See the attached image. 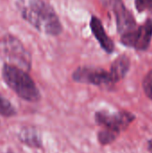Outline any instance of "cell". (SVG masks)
Returning a JSON list of instances; mask_svg holds the SVG:
<instances>
[{"instance_id":"9c48e42d","label":"cell","mask_w":152,"mask_h":153,"mask_svg":"<svg viewBox=\"0 0 152 153\" xmlns=\"http://www.w3.org/2000/svg\"><path fill=\"white\" fill-rule=\"evenodd\" d=\"M130 66H131L130 58L125 54L120 55L113 61L109 72L111 74L112 79L115 83L120 82L122 79L125 77V75L130 70Z\"/></svg>"},{"instance_id":"5bb4252c","label":"cell","mask_w":152,"mask_h":153,"mask_svg":"<svg viewBox=\"0 0 152 153\" xmlns=\"http://www.w3.org/2000/svg\"><path fill=\"white\" fill-rule=\"evenodd\" d=\"M147 149H148L149 152L152 153V139L148 141V143H147Z\"/></svg>"},{"instance_id":"277c9868","label":"cell","mask_w":152,"mask_h":153,"mask_svg":"<svg viewBox=\"0 0 152 153\" xmlns=\"http://www.w3.org/2000/svg\"><path fill=\"white\" fill-rule=\"evenodd\" d=\"M152 40V16L141 25L138 24L133 30L120 36V42L127 48L137 51H145L149 48Z\"/></svg>"},{"instance_id":"52a82bcc","label":"cell","mask_w":152,"mask_h":153,"mask_svg":"<svg viewBox=\"0 0 152 153\" xmlns=\"http://www.w3.org/2000/svg\"><path fill=\"white\" fill-rule=\"evenodd\" d=\"M4 48L8 57L15 62V65L25 71L30 70L31 65L30 56L17 39L13 36L7 37L4 41Z\"/></svg>"},{"instance_id":"3957f363","label":"cell","mask_w":152,"mask_h":153,"mask_svg":"<svg viewBox=\"0 0 152 153\" xmlns=\"http://www.w3.org/2000/svg\"><path fill=\"white\" fill-rule=\"evenodd\" d=\"M2 76L5 84L21 99L29 102L40 100L41 95L37 85L24 69L13 64H4Z\"/></svg>"},{"instance_id":"4fadbf2b","label":"cell","mask_w":152,"mask_h":153,"mask_svg":"<svg viewBox=\"0 0 152 153\" xmlns=\"http://www.w3.org/2000/svg\"><path fill=\"white\" fill-rule=\"evenodd\" d=\"M142 89L146 96L152 100V69L145 75L142 81Z\"/></svg>"},{"instance_id":"6da1fadb","label":"cell","mask_w":152,"mask_h":153,"mask_svg":"<svg viewBox=\"0 0 152 153\" xmlns=\"http://www.w3.org/2000/svg\"><path fill=\"white\" fill-rule=\"evenodd\" d=\"M18 8L23 19L39 31L50 36L62 33L59 17L45 0H18Z\"/></svg>"},{"instance_id":"ba28073f","label":"cell","mask_w":152,"mask_h":153,"mask_svg":"<svg viewBox=\"0 0 152 153\" xmlns=\"http://www.w3.org/2000/svg\"><path fill=\"white\" fill-rule=\"evenodd\" d=\"M90 30L99 42L101 48L108 54H112L115 51V44L111 38L107 34L104 25L99 18L95 15H92L90 21Z\"/></svg>"},{"instance_id":"5b68a950","label":"cell","mask_w":152,"mask_h":153,"mask_svg":"<svg viewBox=\"0 0 152 153\" xmlns=\"http://www.w3.org/2000/svg\"><path fill=\"white\" fill-rule=\"evenodd\" d=\"M72 78L75 82L99 87L115 84L109 71L96 66H79L73 71Z\"/></svg>"},{"instance_id":"8fae6325","label":"cell","mask_w":152,"mask_h":153,"mask_svg":"<svg viewBox=\"0 0 152 153\" xmlns=\"http://www.w3.org/2000/svg\"><path fill=\"white\" fill-rule=\"evenodd\" d=\"M16 109L12 103L0 94V116L5 117H12L16 115Z\"/></svg>"},{"instance_id":"7c38bea8","label":"cell","mask_w":152,"mask_h":153,"mask_svg":"<svg viewBox=\"0 0 152 153\" xmlns=\"http://www.w3.org/2000/svg\"><path fill=\"white\" fill-rule=\"evenodd\" d=\"M134 6L139 13H149L152 16V0H134Z\"/></svg>"},{"instance_id":"7a4b0ae2","label":"cell","mask_w":152,"mask_h":153,"mask_svg":"<svg viewBox=\"0 0 152 153\" xmlns=\"http://www.w3.org/2000/svg\"><path fill=\"white\" fill-rule=\"evenodd\" d=\"M96 124L101 127L98 133V141L100 145L106 146L113 143L122 132L136 119L132 112L120 110L118 112H108L99 110L94 116Z\"/></svg>"},{"instance_id":"30bf717a","label":"cell","mask_w":152,"mask_h":153,"mask_svg":"<svg viewBox=\"0 0 152 153\" xmlns=\"http://www.w3.org/2000/svg\"><path fill=\"white\" fill-rule=\"evenodd\" d=\"M19 139L22 143L24 144L29 145L30 147H34V148H40L42 146V142L41 139L33 128L30 127H25L20 132L19 134Z\"/></svg>"},{"instance_id":"8992f818","label":"cell","mask_w":152,"mask_h":153,"mask_svg":"<svg viewBox=\"0 0 152 153\" xmlns=\"http://www.w3.org/2000/svg\"><path fill=\"white\" fill-rule=\"evenodd\" d=\"M102 4L113 13L117 31L120 36L133 30L138 26L135 18L125 6L124 0H100Z\"/></svg>"}]
</instances>
